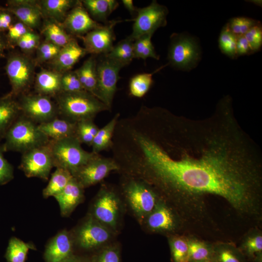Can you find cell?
Returning a JSON list of instances; mask_svg holds the SVG:
<instances>
[{
    "label": "cell",
    "mask_w": 262,
    "mask_h": 262,
    "mask_svg": "<svg viewBox=\"0 0 262 262\" xmlns=\"http://www.w3.org/2000/svg\"><path fill=\"white\" fill-rule=\"evenodd\" d=\"M118 170L117 164L112 158L102 157L97 154L72 176L84 189L100 182L111 172Z\"/></svg>",
    "instance_id": "obj_14"
},
{
    "label": "cell",
    "mask_w": 262,
    "mask_h": 262,
    "mask_svg": "<svg viewBox=\"0 0 262 262\" xmlns=\"http://www.w3.org/2000/svg\"><path fill=\"white\" fill-rule=\"evenodd\" d=\"M34 67L33 61L24 54L8 55L5 69L11 86L9 94L16 98L26 93L34 79Z\"/></svg>",
    "instance_id": "obj_6"
},
{
    "label": "cell",
    "mask_w": 262,
    "mask_h": 262,
    "mask_svg": "<svg viewBox=\"0 0 262 262\" xmlns=\"http://www.w3.org/2000/svg\"><path fill=\"white\" fill-rule=\"evenodd\" d=\"M214 262L212 260V259H211V260L194 261V262Z\"/></svg>",
    "instance_id": "obj_52"
},
{
    "label": "cell",
    "mask_w": 262,
    "mask_h": 262,
    "mask_svg": "<svg viewBox=\"0 0 262 262\" xmlns=\"http://www.w3.org/2000/svg\"><path fill=\"white\" fill-rule=\"evenodd\" d=\"M237 37L230 31L226 24L220 33L218 43L221 52L232 59L238 56L236 53Z\"/></svg>",
    "instance_id": "obj_37"
},
{
    "label": "cell",
    "mask_w": 262,
    "mask_h": 262,
    "mask_svg": "<svg viewBox=\"0 0 262 262\" xmlns=\"http://www.w3.org/2000/svg\"><path fill=\"white\" fill-rule=\"evenodd\" d=\"M13 15L5 7H0V32L7 31L14 23Z\"/></svg>",
    "instance_id": "obj_47"
},
{
    "label": "cell",
    "mask_w": 262,
    "mask_h": 262,
    "mask_svg": "<svg viewBox=\"0 0 262 262\" xmlns=\"http://www.w3.org/2000/svg\"><path fill=\"white\" fill-rule=\"evenodd\" d=\"M31 249L36 250L33 244L13 236L9 241L4 257L7 262H26Z\"/></svg>",
    "instance_id": "obj_33"
},
{
    "label": "cell",
    "mask_w": 262,
    "mask_h": 262,
    "mask_svg": "<svg viewBox=\"0 0 262 262\" xmlns=\"http://www.w3.org/2000/svg\"><path fill=\"white\" fill-rule=\"evenodd\" d=\"M188 245V262L212 259L213 243L207 242L193 235H186Z\"/></svg>",
    "instance_id": "obj_31"
},
{
    "label": "cell",
    "mask_w": 262,
    "mask_h": 262,
    "mask_svg": "<svg viewBox=\"0 0 262 262\" xmlns=\"http://www.w3.org/2000/svg\"><path fill=\"white\" fill-rule=\"evenodd\" d=\"M259 21L247 17H235L227 23L230 31L237 37L245 34L253 27L260 24Z\"/></svg>",
    "instance_id": "obj_40"
},
{
    "label": "cell",
    "mask_w": 262,
    "mask_h": 262,
    "mask_svg": "<svg viewBox=\"0 0 262 262\" xmlns=\"http://www.w3.org/2000/svg\"><path fill=\"white\" fill-rule=\"evenodd\" d=\"M11 48L7 41L6 34L4 33L0 32V58L4 57L5 51Z\"/></svg>",
    "instance_id": "obj_49"
},
{
    "label": "cell",
    "mask_w": 262,
    "mask_h": 262,
    "mask_svg": "<svg viewBox=\"0 0 262 262\" xmlns=\"http://www.w3.org/2000/svg\"><path fill=\"white\" fill-rule=\"evenodd\" d=\"M246 259L262 262V232L257 227L250 229L243 236L238 247Z\"/></svg>",
    "instance_id": "obj_24"
},
{
    "label": "cell",
    "mask_w": 262,
    "mask_h": 262,
    "mask_svg": "<svg viewBox=\"0 0 262 262\" xmlns=\"http://www.w3.org/2000/svg\"><path fill=\"white\" fill-rule=\"evenodd\" d=\"M78 0H38L43 16L58 23L62 22L67 14Z\"/></svg>",
    "instance_id": "obj_25"
},
{
    "label": "cell",
    "mask_w": 262,
    "mask_h": 262,
    "mask_svg": "<svg viewBox=\"0 0 262 262\" xmlns=\"http://www.w3.org/2000/svg\"><path fill=\"white\" fill-rule=\"evenodd\" d=\"M48 143L22 154L18 168L27 178L48 180L51 169L54 167Z\"/></svg>",
    "instance_id": "obj_12"
},
{
    "label": "cell",
    "mask_w": 262,
    "mask_h": 262,
    "mask_svg": "<svg viewBox=\"0 0 262 262\" xmlns=\"http://www.w3.org/2000/svg\"><path fill=\"white\" fill-rule=\"evenodd\" d=\"M5 8L32 30L39 27L43 17L38 0H7Z\"/></svg>",
    "instance_id": "obj_18"
},
{
    "label": "cell",
    "mask_w": 262,
    "mask_h": 262,
    "mask_svg": "<svg viewBox=\"0 0 262 262\" xmlns=\"http://www.w3.org/2000/svg\"><path fill=\"white\" fill-rule=\"evenodd\" d=\"M168 64L159 67L151 73L138 74L132 77L129 82V92L131 96L136 98L144 97L149 90L153 82V75Z\"/></svg>",
    "instance_id": "obj_35"
},
{
    "label": "cell",
    "mask_w": 262,
    "mask_h": 262,
    "mask_svg": "<svg viewBox=\"0 0 262 262\" xmlns=\"http://www.w3.org/2000/svg\"><path fill=\"white\" fill-rule=\"evenodd\" d=\"M212 260L214 262H246V259L238 247L229 242L213 243Z\"/></svg>",
    "instance_id": "obj_27"
},
{
    "label": "cell",
    "mask_w": 262,
    "mask_h": 262,
    "mask_svg": "<svg viewBox=\"0 0 262 262\" xmlns=\"http://www.w3.org/2000/svg\"><path fill=\"white\" fill-rule=\"evenodd\" d=\"M120 211L119 200L111 190L100 189L94 199L89 213L110 229L117 226Z\"/></svg>",
    "instance_id": "obj_13"
},
{
    "label": "cell",
    "mask_w": 262,
    "mask_h": 262,
    "mask_svg": "<svg viewBox=\"0 0 262 262\" xmlns=\"http://www.w3.org/2000/svg\"><path fill=\"white\" fill-rule=\"evenodd\" d=\"M42 33L45 37V41L60 48L63 47L74 38L60 23L49 19H47L44 23Z\"/></svg>",
    "instance_id": "obj_30"
},
{
    "label": "cell",
    "mask_w": 262,
    "mask_h": 262,
    "mask_svg": "<svg viewBox=\"0 0 262 262\" xmlns=\"http://www.w3.org/2000/svg\"><path fill=\"white\" fill-rule=\"evenodd\" d=\"M120 21H109L81 37L87 53L105 55L109 53L115 39L114 28Z\"/></svg>",
    "instance_id": "obj_15"
},
{
    "label": "cell",
    "mask_w": 262,
    "mask_h": 262,
    "mask_svg": "<svg viewBox=\"0 0 262 262\" xmlns=\"http://www.w3.org/2000/svg\"><path fill=\"white\" fill-rule=\"evenodd\" d=\"M61 48L45 41L36 49V61L39 63L51 61L57 55Z\"/></svg>",
    "instance_id": "obj_42"
},
{
    "label": "cell",
    "mask_w": 262,
    "mask_h": 262,
    "mask_svg": "<svg viewBox=\"0 0 262 262\" xmlns=\"http://www.w3.org/2000/svg\"><path fill=\"white\" fill-rule=\"evenodd\" d=\"M133 43L134 41L128 36L114 45L110 51L105 55L125 66L134 58Z\"/></svg>",
    "instance_id": "obj_34"
},
{
    "label": "cell",
    "mask_w": 262,
    "mask_h": 262,
    "mask_svg": "<svg viewBox=\"0 0 262 262\" xmlns=\"http://www.w3.org/2000/svg\"><path fill=\"white\" fill-rule=\"evenodd\" d=\"M54 98L59 115L75 123L93 120L99 113L109 110L103 102L85 90L62 92Z\"/></svg>",
    "instance_id": "obj_1"
},
{
    "label": "cell",
    "mask_w": 262,
    "mask_h": 262,
    "mask_svg": "<svg viewBox=\"0 0 262 262\" xmlns=\"http://www.w3.org/2000/svg\"><path fill=\"white\" fill-rule=\"evenodd\" d=\"M87 53L85 49L73 38L61 48L56 57L50 62L52 70L61 74L69 71Z\"/></svg>",
    "instance_id": "obj_19"
},
{
    "label": "cell",
    "mask_w": 262,
    "mask_h": 262,
    "mask_svg": "<svg viewBox=\"0 0 262 262\" xmlns=\"http://www.w3.org/2000/svg\"><path fill=\"white\" fill-rule=\"evenodd\" d=\"M124 192L133 212L144 220L160 198L149 185L139 180H130L125 185Z\"/></svg>",
    "instance_id": "obj_9"
},
{
    "label": "cell",
    "mask_w": 262,
    "mask_h": 262,
    "mask_svg": "<svg viewBox=\"0 0 262 262\" xmlns=\"http://www.w3.org/2000/svg\"><path fill=\"white\" fill-rule=\"evenodd\" d=\"M144 220L150 231L166 234L168 236L179 234L184 228L176 212L161 198Z\"/></svg>",
    "instance_id": "obj_11"
},
{
    "label": "cell",
    "mask_w": 262,
    "mask_h": 262,
    "mask_svg": "<svg viewBox=\"0 0 262 262\" xmlns=\"http://www.w3.org/2000/svg\"><path fill=\"white\" fill-rule=\"evenodd\" d=\"M236 53L237 56L252 53L248 43L244 35L237 37Z\"/></svg>",
    "instance_id": "obj_48"
},
{
    "label": "cell",
    "mask_w": 262,
    "mask_h": 262,
    "mask_svg": "<svg viewBox=\"0 0 262 262\" xmlns=\"http://www.w3.org/2000/svg\"><path fill=\"white\" fill-rule=\"evenodd\" d=\"M17 101L21 114L37 125L59 116L56 104L49 97L25 93Z\"/></svg>",
    "instance_id": "obj_10"
},
{
    "label": "cell",
    "mask_w": 262,
    "mask_h": 262,
    "mask_svg": "<svg viewBox=\"0 0 262 262\" xmlns=\"http://www.w3.org/2000/svg\"><path fill=\"white\" fill-rule=\"evenodd\" d=\"M48 144L54 167L66 169L72 175L97 154L83 149L76 137L49 140Z\"/></svg>",
    "instance_id": "obj_4"
},
{
    "label": "cell",
    "mask_w": 262,
    "mask_h": 262,
    "mask_svg": "<svg viewBox=\"0 0 262 262\" xmlns=\"http://www.w3.org/2000/svg\"><path fill=\"white\" fill-rule=\"evenodd\" d=\"M67 262H92L89 255L75 254Z\"/></svg>",
    "instance_id": "obj_51"
},
{
    "label": "cell",
    "mask_w": 262,
    "mask_h": 262,
    "mask_svg": "<svg viewBox=\"0 0 262 262\" xmlns=\"http://www.w3.org/2000/svg\"><path fill=\"white\" fill-rule=\"evenodd\" d=\"M61 84V90L63 92H76L84 90L75 70H69L62 73Z\"/></svg>",
    "instance_id": "obj_41"
},
{
    "label": "cell",
    "mask_w": 262,
    "mask_h": 262,
    "mask_svg": "<svg viewBox=\"0 0 262 262\" xmlns=\"http://www.w3.org/2000/svg\"><path fill=\"white\" fill-rule=\"evenodd\" d=\"M91 17L94 20L107 22L109 16L118 6L115 0H83L81 1Z\"/></svg>",
    "instance_id": "obj_26"
},
{
    "label": "cell",
    "mask_w": 262,
    "mask_h": 262,
    "mask_svg": "<svg viewBox=\"0 0 262 262\" xmlns=\"http://www.w3.org/2000/svg\"><path fill=\"white\" fill-rule=\"evenodd\" d=\"M120 114L117 113L104 126L99 129L91 146L92 152L99 154L102 151L111 148L114 132Z\"/></svg>",
    "instance_id": "obj_29"
},
{
    "label": "cell",
    "mask_w": 262,
    "mask_h": 262,
    "mask_svg": "<svg viewBox=\"0 0 262 262\" xmlns=\"http://www.w3.org/2000/svg\"><path fill=\"white\" fill-rule=\"evenodd\" d=\"M122 3L131 15H136L138 8L134 5L132 0H122Z\"/></svg>",
    "instance_id": "obj_50"
},
{
    "label": "cell",
    "mask_w": 262,
    "mask_h": 262,
    "mask_svg": "<svg viewBox=\"0 0 262 262\" xmlns=\"http://www.w3.org/2000/svg\"><path fill=\"white\" fill-rule=\"evenodd\" d=\"M61 25L71 35L81 37L102 24L94 20L81 1L78 0L69 11Z\"/></svg>",
    "instance_id": "obj_17"
},
{
    "label": "cell",
    "mask_w": 262,
    "mask_h": 262,
    "mask_svg": "<svg viewBox=\"0 0 262 262\" xmlns=\"http://www.w3.org/2000/svg\"><path fill=\"white\" fill-rule=\"evenodd\" d=\"M96 67L97 60L94 56H92L75 70L84 90L95 97L97 86Z\"/></svg>",
    "instance_id": "obj_28"
},
{
    "label": "cell",
    "mask_w": 262,
    "mask_h": 262,
    "mask_svg": "<svg viewBox=\"0 0 262 262\" xmlns=\"http://www.w3.org/2000/svg\"><path fill=\"white\" fill-rule=\"evenodd\" d=\"M92 262H121L119 247L108 244L90 255Z\"/></svg>",
    "instance_id": "obj_39"
},
{
    "label": "cell",
    "mask_w": 262,
    "mask_h": 262,
    "mask_svg": "<svg viewBox=\"0 0 262 262\" xmlns=\"http://www.w3.org/2000/svg\"><path fill=\"white\" fill-rule=\"evenodd\" d=\"M76 124L58 116L48 122L38 125V127L49 140L56 141L76 137Z\"/></svg>",
    "instance_id": "obj_21"
},
{
    "label": "cell",
    "mask_w": 262,
    "mask_h": 262,
    "mask_svg": "<svg viewBox=\"0 0 262 262\" xmlns=\"http://www.w3.org/2000/svg\"><path fill=\"white\" fill-rule=\"evenodd\" d=\"M20 114L15 97L8 93L0 97V142L3 140L7 131Z\"/></svg>",
    "instance_id": "obj_23"
},
{
    "label": "cell",
    "mask_w": 262,
    "mask_h": 262,
    "mask_svg": "<svg viewBox=\"0 0 262 262\" xmlns=\"http://www.w3.org/2000/svg\"><path fill=\"white\" fill-rule=\"evenodd\" d=\"M84 188L73 177L64 190L54 197L60 207L63 217H68L84 198Z\"/></svg>",
    "instance_id": "obj_20"
},
{
    "label": "cell",
    "mask_w": 262,
    "mask_h": 262,
    "mask_svg": "<svg viewBox=\"0 0 262 262\" xmlns=\"http://www.w3.org/2000/svg\"><path fill=\"white\" fill-rule=\"evenodd\" d=\"M73 177L69 171L61 168H56L51 174L48 185L43 190V197L47 198L50 196L54 197L59 194L66 187Z\"/></svg>",
    "instance_id": "obj_32"
},
{
    "label": "cell",
    "mask_w": 262,
    "mask_h": 262,
    "mask_svg": "<svg viewBox=\"0 0 262 262\" xmlns=\"http://www.w3.org/2000/svg\"><path fill=\"white\" fill-rule=\"evenodd\" d=\"M98 130L93 120H82L77 122L76 136L81 143L91 146Z\"/></svg>",
    "instance_id": "obj_38"
},
{
    "label": "cell",
    "mask_w": 262,
    "mask_h": 262,
    "mask_svg": "<svg viewBox=\"0 0 262 262\" xmlns=\"http://www.w3.org/2000/svg\"><path fill=\"white\" fill-rule=\"evenodd\" d=\"M61 75L53 70L43 69L40 71L34 78L36 93L55 98L62 92Z\"/></svg>",
    "instance_id": "obj_22"
},
{
    "label": "cell",
    "mask_w": 262,
    "mask_h": 262,
    "mask_svg": "<svg viewBox=\"0 0 262 262\" xmlns=\"http://www.w3.org/2000/svg\"><path fill=\"white\" fill-rule=\"evenodd\" d=\"M33 30L22 22H14L8 29L6 37L11 48L16 46L18 41L27 33Z\"/></svg>",
    "instance_id": "obj_43"
},
{
    "label": "cell",
    "mask_w": 262,
    "mask_h": 262,
    "mask_svg": "<svg viewBox=\"0 0 262 262\" xmlns=\"http://www.w3.org/2000/svg\"><path fill=\"white\" fill-rule=\"evenodd\" d=\"M168 236L173 262H188L189 249L186 235L176 234Z\"/></svg>",
    "instance_id": "obj_36"
},
{
    "label": "cell",
    "mask_w": 262,
    "mask_h": 262,
    "mask_svg": "<svg viewBox=\"0 0 262 262\" xmlns=\"http://www.w3.org/2000/svg\"><path fill=\"white\" fill-rule=\"evenodd\" d=\"M75 254L71 231L64 229L48 241L43 258L45 262H67Z\"/></svg>",
    "instance_id": "obj_16"
},
{
    "label": "cell",
    "mask_w": 262,
    "mask_h": 262,
    "mask_svg": "<svg viewBox=\"0 0 262 262\" xmlns=\"http://www.w3.org/2000/svg\"><path fill=\"white\" fill-rule=\"evenodd\" d=\"M111 229L89 214L71 231L76 254L91 255L108 245Z\"/></svg>",
    "instance_id": "obj_3"
},
{
    "label": "cell",
    "mask_w": 262,
    "mask_h": 262,
    "mask_svg": "<svg viewBox=\"0 0 262 262\" xmlns=\"http://www.w3.org/2000/svg\"><path fill=\"white\" fill-rule=\"evenodd\" d=\"M3 140L2 147L4 152L12 151L22 154L47 145L49 139L37 124L20 114L7 131Z\"/></svg>",
    "instance_id": "obj_2"
},
{
    "label": "cell",
    "mask_w": 262,
    "mask_h": 262,
    "mask_svg": "<svg viewBox=\"0 0 262 262\" xmlns=\"http://www.w3.org/2000/svg\"><path fill=\"white\" fill-rule=\"evenodd\" d=\"M201 51L197 42L186 33H173L170 37L168 64L174 68L189 71L200 60Z\"/></svg>",
    "instance_id": "obj_5"
},
{
    "label": "cell",
    "mask_w": 262,
    "mask_h": 262,
    "mask_svg": "<svg viewBox=\"0 0 262 262\" xmlns=\"http://www.w3.org/2000/svg\"><path fill=\"white\" fill-rule=\"evenodd\" d=\"M168 13L167 7L155 0L146 7L138 8L129 37L134 41L143 35L153 34L158 28L166 26Z\"/></svg>",
    "instance_id": "obj_8"
},
{
    "label": "cell",
    "mask_w": 262,
    "mask_h": 262,
    "mask_svg": "<svg viewBox=\"0 0 262 262\" xmlns=\"http://www.w3.org/2000/svg\"><path fill=\"white\" fill-rule=\"evenodd\" d=\"M40 43L39 34L31 30L18 41L16 46L25 52H30L36 49Z\"/></svg>",
    "instance_id": "obj_44"
},
{
    "label": "cell",
    "mask_w": 262,
    "mask_h": 262,
    "mask_svg": "<svg viewBox=\"0 0 262 262\" xmlns=\"http://www.w3.org/2000/svg\"><path fill=\"white\" fill-rule=\"evenodd\" d=\"M124 66L120 63L101 55L97 60V86L96 97L108 108L111 109L117 90L119 71Z\"/></svg>",
    "instance_id": "obj_7"
},
{
    "label": "cell",
    "mask_w": 262,
    "mask_h": 262,
    "mask_svg": "<svg viewBox=\"0 0 262 262\" xmlns=\"http://www.w3.org/2000/svg\"><path fill=\"white\" fill-rule=\"evenodd\" d=\"M2 144L0 142V185H5L14 178V170L12 165L5 158Z\"/></svg>",
    "instance_id": "obj_45"
},
{
    "label": "cell",
    "mask_w": 262,
    "mask_h": 262,
    "mask_svg": "<svg viewBox=\"0 0 262 262\" xmlns=\"http://www.w3.org/2000/svg\"><path fill=\"white\" fill-rule=\"evenodd\" d=\"M244 36L252 53L261 49L262 46V29L261 24L253 27Z\"/></svg>",
    "instance_id": "obj_46"
}]
</instances>
